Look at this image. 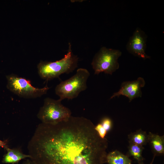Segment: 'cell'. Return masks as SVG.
<instances>
[{"label": "cell", "instance_id": "obj_14", "mask_svg": "<svg viewBox=\"0 0 164 164\" xmlns=\"http://www.w3.org/2000/svg\"><path fill=\"white\" fill-rule=\"evenodd\" d=\"M100 123L108 132L110 131L112 127L113 123L111 119L108 117H104L101 120Z\"/></svg>", "mask_w": 164, "mask_h": 164}, {"label": "cell", "instance_id": "obj_9", "mask_svg": "<svg viewBox=\"0 0 164 164\" xmlns=\"http://www.w3.org/2000/svg\"><path fill=\"white\" fill-rule=\"evenodd\" d=\"M148 143H149L154 155H163L164 154V136L149 132Z\"/></svg>", "mask_w": 164, "mask_h": 164}, {"label": "cell", "instance_id": "obj_5", "mask_svg": "<svg viewBox=\"0 0 164 164\" xmlns=\"http://www.w3.org/2000/svg\"><path fill=\"white\" fill-rule=\"evenodd\" d=\"M121 53L118 50L101 47L95 55L91 63L94 74L103 72L112 75L119 68L118 59Z\"/></svg>", "mask_w": 164, "mask_h": 164}, {"label": "cell", "instance_id": "obj_2", "mask_svg": "<svg viewBox=\"0 0 164 164\" xmlns=\"http://www.w3.org/2000/svg\"><path fill=\"white\" fill-rule=\"evenodd\" d=\"M78 59L73 53L69 43L67 52L62 59L53 62L42 61L38 64L39 75L46 81L59 78L62 74L73 72L77 67Z\"/></svg>", "mask_w": 164, "mask_h": 164}, {"label": "cell", "instance_id": "obj_13", "mask_svg": "<svg viewBox=\"0 0 164 164\" xmlns=\"http://www.w3.org/2000/svg\"><path fill=\"white\" fill-rule=\"evenodd\" d=\"M128 149L126 155L128 157H132L138 164L144 163V159L142 156V152L144 149L143 146L129 143Z\"/></svg>", "mask_w": 164, "mask_h": 164}, {"label": "cell", "instance_id": "obj_1", "mask_svg": "<svg viewBox=\"0 0 164 164\" xmlns=\"http://www.w3.org/2000/svg\"><path fill=\"white\" fill-rule=\"evenodd\" d=\"M83 117L71 116L55 124L41 123L28 145L37 164H104L108 143Z\"/></svg>", "mask_w": 164, "mask_h": 164}, {"label": "cell", "instance_id": "obj_8", "mask_svg": "<svg viewBox=\"0 0 164 164\" xmlns=\"http://www.w3.org/2000/svg\"><path fill=\"white\" fill-rule=\"evenodd\" d=\"M145 84V80L141 77L134 81L124 82L119 90L114 93L110 99L122 95L127 97L130 102L135 98L142 97L141 88L144 87Z\"/></svg>", "mask_w": 164, "mask_h": 164}, {"label": "cell", "instance_id": "obj_4", "mask_svg": "<svg viewBox=\"0 0 164 164\" xmlns=\"http://www.w3.org/2000/svg\"><path fill=\"white\" fill-rule=\"evenodd\" d=\"M61 101L49 97L44 99L43 106L37 115L42 123L55 124L66 120L71 116L70 110L64 106Z\"/></svg>", "mask_w": 164, "mask_h": 164}, {"label": "cell", "instance_id": "obj_15", "mask_svg": "<svg viewBox=\"0 0 164 164\" xmlns=\"http://www.w3.org/2000/svg\"><path fill=\"white\" fill-rule=\"evenodd\" d=\"M94 128L99 137L102 138H105L107 132L104 128L101 123H98L94 127Z\"/></svg>", "mask_w": 164, "mask_h": 164}, {"label": "cell", "instance_id": "obj_17", "mask_svg": "<svg viewBox=\"0 0 164 164\" xmlns=\"http://www.w3.org/2000/svg\"><path fill=\"white\" fill-rule=\"evenodd\" d=\"M22 164H37L34 161L30 159L24 161Z\"/></svg>", "mask_w": 164, "mask_h": 164}, {"label": "cell", "instance_id": "obj_16", "mask_svg": "<svg viewBox=\"0 0 164 164\" xmlns=\"http://www.w3.org/2000/svg\"><path fill=\"white\" fill-rule=\"evenodd\" d=\"M0 147L4 148L5 149L9 148L7 144V141H3L0 140Z\"/></svg>", "mask_w": 164, "mask_h": 164}, {"label": "cell", "instance_id": "obj_7", "mask_svg": "<svg viewBox=\"0 0 164 164\" xmlns=\"http://www.w3.org/2000/svg\"><path fill=\"white\" fill-rule=\"evenodd\" d=\"M147 36L145 32L137 28L131 36L126 45L128 51L134 56L144 60L150 56L145 53Z\"/></svg>", "mask_w": 164, "mask_h": 164}, {"label": "cell", "instance_id": "obj_11", "mask_svg": "<svg viewBox=\"0 0 164 164\" xmlns=\"http://www.w3.org/2000/svg\"><path fill=\"white\" fill-rule=\"evenodd\" d=\"M106 163L108 164H132V161L126 155L115 150L107 153Z\"/></svg>", "mask_w": 164, "mask_h": 164}, {"label": "cell", "instance_id": "obj_10", "mask_svg": "<svg viewBox=\"0 0 164 164\" xmlns=\"http://www.w3.org/2000/svg\"><path fill=\"white\" fill-rule=\"evenodd\" d=\"M6 150L7 153L4 155L2 160L4 163L16 164L23 159L31 158L29 154L23 153L18 148L10 149L9 147Z\"/></svg>", "mask_w": 164, "mask_h": 164}, {"label": "cell", "instance_id": "obj_3", "mask_svg": "<svg viewBox=\"0 0 164 164\" xmlns=\"http://www.w3.org/2000/svg\"><path fill=\"white\" fill-rule=\"evenodd\" d=\"M90 75L89 71L83 68L78 69L75 74L70 78L61 82L55 88L56 94L61 101L72 99L87 88V81Z\"/></svg>", "mask_w": 164, "mask_h": 164}, {"label": "cell", "instance_id": "obj_12", "mask_svg": "<svg viewBox=\"0 0 164 164\" xmlns=\"http://www.w3.org/2000/svg\"><path fill=\"white\" fill-rule=\"evenodd\" d=\"M129 143L143 146L148 143V135L146 132L140 129L128 135Z\"/></svg>", "mask_w": 164, "mask_h": 164}, {"label": "cell", "instance_id": "obj_6", "mask_svg": "<svg viewBox=\"0 0 164 164\" xmlns=\"http://www.w3.org/2000/svg\"><path fill=\"white\" fill-rule=\"evenodd\" d=\"M7 87L12 92L19 96L27 98H36L46 94L50 87L47 84L42 88L32 86L31 81L15 74L6 76Z\"/></svg>", "mask_w": 164, "mask_h": 164}, {"label": "cell", "instance_id": "obj_18", "mask_svg": "<svg viewBox=\"0 0 164 164\" xmlns=\"http://www.w3.org/2000/svg\"><path fill=\"white\" fill-rule=\"evenodd\" d=\"M155 156L154 155L153 156V159L152 160V162H150V163L149 164H153V161H154V159L155 157ZM144 164V163H142V164Z\"/></svg>", "mask_w": 164, "mask_h": 164}]
</instances>
